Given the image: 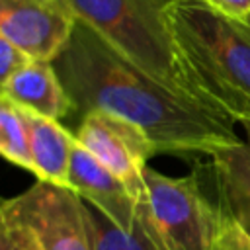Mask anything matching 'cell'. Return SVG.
Returning <instances> with one entry per match:
<instances>
[{"instance_id": "obj_1", "label": "cell", "mask_w": 250, "mask_h": 250, "mask_svg": "<svg viewBox=\"0 0 250 250\" xmlns=\"http://www.w3.org/2000/svg\"><path fill=\"white\" fill-rule=\"evenodd\" d=\"M53 66L80 115L102 109L129 119L158 152L211 156L242 141L230 117L148 74L82 21Z\"/></svg>"}, {"instance_id": "obj_2", "label": "cell", "mask_w": 250, "mask_h": 250, "mask_svg": "<svg viewBox=\"0 0 250 250\" xmlns=\"http://www.w3.org/2000/svg\"><path fill=\"white\" fill-rule=\"evenodd\" d=\"M162 16L191 94L240 123L250 111V18L207 0H166Z\"/></svg>"}, {"instance_id": "obj_3", "label": "cell", "mask_w": 250, "mask_h": 250, "mask_svg": "<svg viewBox=\"0 0 250 250\" xmlns=\"http://www.w3.org/2000/svg\"><path fill=\"white\" fill-rule=\"evenodd\" d=\"M78 21L90 25L131 62L170 88L191 94L180 68L162 8L166 0H66ZM195 98V96H193Z\"/></svg>"}, {"instance_id": "obj_4", "label": "cell", "mask_w": 250, "mask_h": 250, "mask_svg": "<svg viewBox=\"0 0 250 250\" xmlns=\"http://www.w3.org/2000/svg\"><path fill=\"white\" fill-rule=\"evenodd\" d=\"M135 225L154 250H211L219 211L203 195L195 176L170 178L146 168Z\"/></svg>"}, {"instance_id": "obj_5", "label": "cell", "mask_w": 250, "mask_h": 250, "mask_svg": "<svg viewBox=\"0 0 250 250\" xmlns=\"http://www.w3.org/2000/svg\"><path fill=\"white\" fill-rule=\"evenodd\" d=\"M0 221L23 227L41 250H92L86 203L66 186L37 180L2 203Z\"/></svg>"}, {"instance_id": "obj_6", "label": "cell", "mask_w": 250, "mask_h": 250, "mask_svg": "<svg viewBox=\"0 0 250 250\" xmlns=\"http://www.w3.org/2000/svg\"><path fill=\"white\" fill-rule=\"evenodd\" d=\"M74 137L78 145L129 188L135 201L145 195L146 160L158 154V150L139 125L119 115L94 109L82 115Z\"/></svg>"}, {"instance_id": "obj_7", "label": "cell", "mask_w": 250, "mask_h": 250, "mask_svg": "<svg viewBox=\"0 0 250 250\" xmlns=\"http://www.w3.org/2000/svg\"><path fill=\"white\" fill-rule=\"evenodd\" d=\"M76 23L66 0H0V37L31 61L55 62L68 47Z\"/></svg>"}, {"instance_id": "obj_8", "label": "cell", "mask_w": 250, "mask_h": 250, "mask_svg": "<svg viewBox=\"0 0 250 250\" xmlns=\"http://www.w3.org/2000/svg\"><path fill=\"white\" fill-rule=\"evenodd\" d=\"M66 186L121 230H135L137 201L129 188L82 145H78V141L72 148Z\"/></svg>"}, {"instance_id": "obj_9", "label": "cell", "mask_w": 250, "mask_h": 250, "mask_svg": "<svg viewBox=\"0 0 250 250\" xmlns=\"http://www.w3.org/2000/svg\"><path fill=\"white\" fill-rule=\"evenodd\" d=\"M0 98L10 100L21 109H29L57 121L74 109V104L66 94L53 62L33 61L10 80L0 84Z\"/></svg>"}, {"instance_id": "obj_10", "label": "cell", "mask_w": 250, "mask_h": 250, "mask_svg": "<svg viewBox=\"0 0 250 250\" xmlns=\"http://www.w3.org/2000/svg\"><path fill=\"white\" fill-rule=\"evenodd\" d=\"M20 113L29 139V152L35 168L33 176L43 182L66 186L70 156L76 143L74 133L64 129L57 119L43 117L21 107Z\"/></svg>"}, {"instance_id": "obj_11", "label": "cell", "mask_w": 250, "mask_h": 250, "mask_svg": "<svg viewBox=\"0 0 250 250\" xmlns=\"http://www.w3.org/2000/svg\"><path fill=\"white\" fill-rule=\"evenodd\" d=\"M240 125L244 127L246 139L232 146L215 150L209 158L215 182L250 199V121H242Z\"/></svg>"}, {"instance_id": "obj_12", "label": "cell", "mask_w": 250, "mask_h": 250, "mask_svg": "<svg viewBox=\"0 0 250 250\" xmlns=\"http://www.w3.org/2000/svg\"><path fill=\"white\" fill-rule=\"evenodd\" d=\"M0 152L12 164L25 168L31 174L35 172L20 107L6 98H0Z\"/></svg>"}, {"instance_id": "obj_13", "label": "cell", "mask_w": 250, "mask_h": 250, "mask_svg": "<svg viewBox=\"0 0 250 250\" xmlns=\"http://www.w3.org/2000/svg\"><path fill=\"white\" fill-rule=\"evenodd\" d=\"M86 219L92 238V250H154L139 225H135L133 232H125L88 203Z\"/></svg>"}, {"instance_id": "obj_14", "label": "cell", "mask_w": 250, "mask_h": 250, "mask_svg": "<svg viewBox=\"0 0 250 250\" xmlns=\"http://www.w3.org/2000/svg\"><path fill=\"white\" fill-rule=\"evenodd\" d=\"M217 188V211L223 219L230 221L250 240V199L230 191L223 184L215 182Z\"/></svg>"}, {"instance_id": "obj_15", "label": "cell", "mask_w": 250, "mask_h": 250, "mask_svg": "<svg viewBox=\"0 0 250 250\" xmlns=\"http://www.w3.org/2000/svg\"><path fill=\"white\" fill-rule=\"evenodd\" d=\"M31 62L33 61L20 47H16L12 41L0 37V84L10 80L16 72H20L21 68H25Z\"/></svg>"}, {"instance_id": "obj_16", "label": "cell", "mask_w": 250, "mask_h": 250, "mask_svg": "<svg viewBox=\"0 0 250 250\" xmlns=\"http://www.w3.org/2000/svg\"><path fill=\"white\" fill-rule=\"evenodd\" d=\"M0 250H41V248L23 227L0 221Z\"/></svg>"}, {"instance_id": "obj_17", "label": "cell", "mask_w": 250, "mask_h": 250, "mask_svg": "<svg viewBox=\"0 0 250 250\" xmlns=\"http://www.w3.org/2000/svg\"><path fill=\"white\" fill-rule=\"evenodd\" d=\"M211 250H250V240L230 221L219 215V230Z\"/></svg>"}, {"instance_id": "obj_18", "label": "cell", "mask_w": 250, "mask_h": 250, "mask_svg": "<svg viewBox=\"0 0 250 250\" xmlns=\"http://www.w3.org/2000/svg\"><path fill=\"white\" fill-rule=\"evenodd\" d=\"M207 2L225 16H230L236 20L250 18V0H207Z\"/></svg>"}, {"instance_id": "obj_19", "label": "cell", "mask_w": 250, "mask_h": 250, "mask_svg": "<svg viewBox=\"0 0 250 250\" xmlns=\"http://www.w3.org/2000/svg\"><path fill=\"white\" fill-rule=\"evenodd\" d=\"M242 121H250V111H248V113L244 115V119H242ZM242 121H240V123H242Z\"/></svg>"}]
</instances>
